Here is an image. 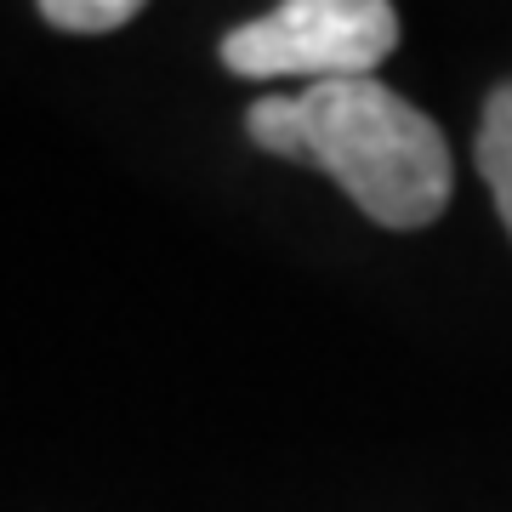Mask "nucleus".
<instances>
[{
    "label": "nucleus",
    "instance_id": "obj_4",
    "mask_svg": "<svg viewBox=\"0 0 512 512\" xmlns=\"http://www.w3.org/2000/svg\"><path fill=\"white\" fill-rule=\"evenodd\" d=\"M148 0H40V18L69 35H109L120 23H131Z\"/></svg>",
    "mask_w": 512,
    "mask_h": 512
},
{
    "label": "nucleus",
    "instance_id": "obj_2",
    "mask_svg": "<svg viewBox=\"0 0 512 512\" xmlns=\"http://www.w3.org/2000/svg\"><path fill=\"white\" fill-rule=\"evenodd\" d=\"M399 46L393 0H285L268 18L239 23L222 63L245 80H365Z\"/></svg>",
    "mask_w": 512,
    "mask_h": 512
},
{
    "label": "nucleus",
    "instance_id": "obj_1",
    "mask_svg": "<svg viewBox=\"0 0 512 512\" xmlns=\"http://www.w3.org/2000/svg\"><path fill=\"white\" fill-rule=\"evenodd\" d=\"M256 148L308 160L382 228H427L450 205V143L376 74L319 80L302 97H262L245 114Z\"/></svg>",
    "mask_w": 512,
    "mask_h": 512
},
{
    "label": "nucleus",
    "instance_id": "obj_3",
    "mask_svg": "<svg viewBox=\"0 0 512 512\" xmlns=\"http://www.w3.org/2000/svg\"><path fill=\"white\" fill-rule=\"evenodd\" d=\"M478 177L490 183L495 211L512 234V80L495 86L484 103V120H478Z\"/></svg>",
    "mask_w": 512,
    "mask_h": 512
}]
</instances>
